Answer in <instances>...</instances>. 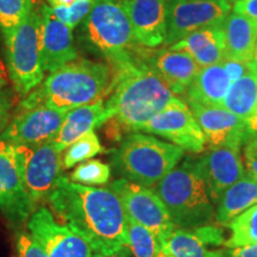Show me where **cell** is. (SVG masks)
I'll list each match as a JSON object with an SVG mask.
<instances>
[{
	"label": "cell",
	"mask_w": 257,
	"mask_h": 257,
	"mask_svg": "<svg viewBox=\"0 0 257 257\" xmlns=\"http://www.w3.org/2000/svg\"><path fill=\"white\" fill-rule=\"evenodd\" d=\"M92 257H131V255H130V249L123 248L112 253H100V252L93 251Z\"/></svg>",
	"instance_id": "ab89813d"
},
{
	"label": "cell",
	"mask_w": 257,
	"mask_h": 257,
	"mask_svg": "<svg viewBox=\"0 0 257 257\" xmlns=\"http://www.w3.org/2000/svg\"><path fill=\"white\" fill-rule=\"evenodd\" d=\"M110 166L99 160L83 161L70 174V180L83 186H102L110 180Z\"/></svg>",
	"instance_id": "4dcf8cb0"
},
{
	"label": "cell",
	"mask_w": 257,
	"mask_h": 257,
	"mask_svg": "<svg viewBox=\"0 0 257 257\" xmlns=\"http://www.w3.org/2000/svg\"><path fill=\"white\" fill-rule=\"evenodd\" d=\"M159 257H172V256H170V255H167V253H165V252L162 251V253H161V255H160Z\"/></svg>",
	"instance_id": "ee69618b"
},
{
	"label": "cell",
	"mask_w": 257,
	"mask_h": 257,
	"mask_svg": "<svg viewBox=\"0 0 257 257\" xmlns=\"http://www.w3.org/2000/svg\"><path fill=\"white\" fill-rule=\"evenodd\" d=\"M231 10L226 0H169L165 46H173L197 30L223 25Z\"/></svg>",
	"instance_id": "30bf717a"
},
{
	"label": "cell",
	"mask_w": 257,
	"mask_h": 257,
	"mask_svg": "<svg viewBox=\"0 0 257 257\" xmlns=\"http://www.w3.org/2000/svg\"><path fill=\"white\" fill-rule=\"evenodd\" d=\"M211 201L217 204L221 194L245 176L240 149L211 148L199 159Z\"/></svg>",
	"instance_id": "ac0fdd59"
},
{
	"label": "cell",
	"mask_w": 257,
	"mask_h": 257,
	"mask_svg": "<svg viewBox=\"0 0 257 257\" xmlns=\"http://www.w3.org/2000/svg\"><path fill=\"white\" fill-rule=\"evenodd\" d=\"M253 62L257 64V43H256V50H255V56H253Z\"/></svg>",
	"instance_id": "7bdbcfd3"
},
{
	"label": "cell",
	"mask_w": 257,
	"mask_h": 257,
	"mask_svg": "<svg viewBox=\"0 0 257 257\" xmlns=\"http://www.w3.org/2000/svg\"><path fill=\"white\" fill-rule=\"evenodd\" d=\"M231 87L223 64L218 63L199 70L197 78L185 93L188 104L197 102L206 106H221Z\"/></svg>",
	"instance_id": "cb8c5ba5"
},
{
	"label": "cell",
	"mask_w": 257,
	"mask_h": 257,
	"mask_svg": "<svg viewBox=\"0 0 257 257\" xmlns=\"http://www.w3.org/2000/svg\"><path fill=\"white\" fill-rule=\"evenodd\" d=\"M195 232H197L200 238L204 240L207 245L211 246H219L221 244H225V238L223 230L216 226V225L207 224L202 225V226L195 227Z\"/></svg>",
	"instance_id": "d590c367"
},
{
	"label": "cell",
	"mask_w": 257,
	"mask_h": 257,
	"mask_svg": "<svg viewBox=\"0 0 257 257\" xmlns=\"http://www.w3.org/2000/svg\"><path fill=\"white\" fill-rule=\"evenodd\" d=\"M59 221L81 236L94 252L127 246V217L112 189L75 184L60 175L47 198Z\"/></svg>",
	"instance_id": "6da1fadb"
},
{
	"label": "cell",
	"mask_w": 257,
	"mask_h": 257,
	"mask_svg": "<svg viewBox=\"0 0 257 257\" xmlns=\"http://www.w3.org/2000/svg\"><path fill=\"white\" fill-rule=\"evenodd\" d=\"M221 106L238 115L250 130L257 131V64L253 61L248 72L231 85Z\"/></svg>",
	"instance_id": "603a6c76"
},
{
	"label": "cell",
	"mask_w": 257,
	"mask_h": 257,
	"mask_svg": "<svg viewBox=\"0 0 257 257\" xmlns=\"http://www.w3.org/2000/svg\"><path fill=\"white\" fill-rule=\"evenodd\" d=\"M207 244L194 229H175L162 250L172 257H212L216 250H207Z\"/></svg>",
	"instance_id": "484cf974"
},
{
	"label": "cell",
	"mask_w": 257,
	"mask_h": 257,
	"mask_svg": "<svg viewBox=\"0 0 257 257\" xmlns=\"http://www.w3.org/2000/svg\"><path fill=\"white\" fill-rule=\"evenodd\" d=\"M36 208L18 170L14 144L0 140V212L12 227L22 229Z\"/></svg>",
	"instance_id": "8fae6325"
},
{
	"label": "cell",
	"mask_w": 257,
	"mask_h": 257,
	"mask_svg": "<svg viewBox=\"0 0 257 257\" xmlns=\"http://www.w3.org/2000/svg\"><path fill=\"white\" fill-rule=\"evenodd\" d=\"M223 257H257V244L239 246V248H224L221 250Z\"/></svg>",
	"instance_id": "f35d334b"
},
{
	"label": "cell",
	"mask_w": 257,
	"mask_h": 257,
	"mask_svg": "<svg viewBox=\"0 0 257 257\" xmlns=\"http://www.w3.org/2000/svg\"><path fill=\"white\" fill-rule=\"evenodd\" d=\"M66 117L63 112L48 107L15 111L0 140L15 146L37 147L51 142Z\"/></svg>",
	"instance_id": "5bb4252c"
},
{
	"label": "cell",
	"mask_w": 257,
	"mask_h": 257,
	"mask_svg": "<svg viewBox=\"0 0 257 257\" xmlns=\"http://www.w3.org/2000/svg\"><path fill=\"white\" fill-rule=\"evenodd\" d=\"M234 2H237V0H232V3H234Z\"/></svg>",
	"instance_id": "bcb514c9"
},
{
	"label": "cell",
	"mask_w": 257,
	"mask_h": 257,
	"mask_svg": "<svg viewBox=\"0 0 257 257\" xmlns=\"http://www.w3.org/2000/svg\"><path fill=\"white\" fill-rule=\"evenodd\" d=\"M54 15L74 29L87 17L94 0H47Z\"/></svg>",
	"instance_id": "f546056e"
},
{
	"label": "cell",
	"mask_w": 257,
	"mask_h": 257,
	"mask_svg": "<svg viewBox=\"0 0 257 257\" xmlns=\"http://www.w3.org/2000/svg\"><path fill=\"white\" fill-rule=\"evenodd\" d=\"M141 56L178 95L187 92L201 69L187 53L173 50L169 47L154 51L150 48L142 47Z\"/></svg>",
	"instance_id": "d6986e66"
},
{
	"label": "cell",
	"mask_w": 257,
	"mask_h": 257,
	"mask_svg": "<svg viewBox=\"0 0 257 257\" xmlns=\"http://www.w3.org/2000/svg\"><path fill=\"white\" fill-rule=\"evenodd\" d=\"M102 152L104 148L101 147L96 134L94 131H89L67 148L66 154L62 157L63 169H69L83 161L91 160Z\"/></svg>",
	"instance_id": "f1b7e54d"
},
{
	"label": "cell",
	"mask_w": 257,
	"mask_h": 257,
	"mask_svg": "<svg viewBox=\"0 0 257 257\" xmlns=\"http://www.w3.org/2000/svg\"><path fill=\"white\" fill-rule=\"evenodd\" d=\"M111 118L112 112L105 105L104 100L74 108L66 113L59 131L51 140L50 144L62 153L83 135L100 127Z\"/></svg>",
	"instance_id": "ffe728a7"
},
{
	"label": "cell",
	"mask_w": 257,
	"mask_h": 257,
	"mask_svg": "<svg viewBox=\"0 0 257 257\" xmlns=\"http://www.w3.org/2000/svg\"><path fill=\"white\" fill-rule=\"evenodd\" d=\"M9 73L6 70L4 63L2 62L0 60V89L8 87V83H9Z\"/></svg>",
	"instance_id": "60d3db41"
},
{
	"label": "cell",
	"mask_w": 257,
	"mask_h": 257,
	"mask_svg": "<svg viewBox=\"0 0 257 257\" xmlns=\"http://www.w3.org/2000/svg\"><path fill=\"white\" fill-rule=\"evenodd\" d=\"M232 12L257 22V0H237L233 3Z\"/></svg>",
	"instance_id": "74e56055"
},
{
	"label": "cell",
	"mask_w": 257,
	"mask_h": 257,
	"mask_svg": "<svg viewBox=\"0 0 257 257\" xmlns=\"http://www.w3.org/2000/svg\"><path fill=\"white\" fill-rule=\"evenodd\" d=\"M86 40L114 72L136 62L141 46L135 38L124 0H94L83 23Z\"/></svg>",
	"instance_id": "5b68a950"
},
{
	"label": "cell",
	"mask_w": 257,
	"mask_h": 257,
	"mask_svg": "<svg viewBox=\"0 0 257 257\" xmlns=\"http://www.w3.org/2000/svg\"><path fill=\"white\" fill-rule=\"evenodd\" d=\"M115 73L110 64L76 59L55 72L22 99L16 111L48 107L63 113L104 100L114 86Z\"/></svg>",
	"instance_id": "3957f363"
},
{
	"label": "cell",
	"mask_w": 257,
	"mask_h": 257,
	"mask_svg": "<svg viewBox=\"0 0 257 257\" xmlns=\"http://www.w3.org/2000/svg\"><path fill=\"white\" fill-rule=\"evenodd\" d=\"M141 131L166 138L182 150L195 154L204 152L206 146V138L194 114L179 98L154 115Z\"/></svg>",
	"instance_id": "7c38bea8"
},
{
	"label": "cell",
	"mask_w": 257,
	"mask_h": 257,
	"mask_svg": "<svg viewBox=\"0 0 257 257\" xmlns=\"http://www.w3.org/2000/svg\"><path fill=\"white\" fill-rule=\"evenodd\" d=\"M257 205V182L248 175L225 191L217 202L214 219L223 226H229L234 218Z\"/></svg>",
	"instance_id": "d4e9b609"
},
{
	"label": "cell",
	"mask_w": 257,
	"mask_h": 257,
	"mask_svg": "<svg viewBox=\"0 0 257 257\" xmlns=\"http://www.w3.org/2000/svg\"><path fill=\"white\" fill-rule=\"evenodd\" d=\"M169 48L187 53L200 68L221 63L226 60L223 25L192 32Z\"/></svg>",
	"instance_id": "44dd1931"
},
{
	"label": "cell",
	"mask_w": 257,
	"mask_h": 257,
	"mask_svg": "<svg viewBox=\"0 0 257 257\" xmlns=\"http://www.w3.org/2000/svg\"><path fill=\"white\" fill-rule=\"evenodd\" d=\"M40 12L42 62L44 72L50 74L78 59V51L73 43V29L60 21L49 5H42Z\"/></svg>",
	"instance_id": "2e32d148"
},
{
	"label": "cell",
	"mask_w": 257,
	"mask_h": 257,
	"mask_svg": "<svg viewBox=\"0 0 257 257\" xmlns=\"http://www.w3.org/2000/svg\"><path fill=\"white\" fill-rule=\"evenodd\" d=\"M243 162L245 174L257 182V131H252L243 144Z\"/></svg>",
	"instance_id": "e575fe53"
},
{
	"label": "cell",
	"mask_w": 257,
	"mask_h": 257,
	"mask_svg": "<svg viewBox=\"0 0 257 257\" xmlns=\"http://www.w3.org/2000/svg\"><path fill=\"white\" fill-rule=\"evenodd\" d=\"M16 257H47L38 243L25 231L16 234Z\"/></svg>",
	"instance_id": "836d02e7"
},
{
	"label": "cell",
	"mask_w": 257,
	"mask_h": 257,
	"mask_svg": "<svg viewBox=\"0 0 257 257\" xmlns=\"http://www.w3.org/2000/svg\"><path fill=\"white\" fill-rule=\"evenodd\" d=\"M110 188L119 198L127 219L152 231L162 246L170 234L178 229L170 219L165 204L152 188L124 178L112 182Z\"/></svg>",
	"instance_id": "ba28073f"
},
{
	"label": "cell",
	"mask_w": 257,
	"mask_h": 257,
	"mask_svg": "<svg viewBox=\"0 0 257 257\" xmlns=\"http://www.w3.org/2000/svg\"><path fill=\"white\" fill-rule=\"evenodd\" d=\"M184 150L144 134H128L112 152L111 163L121 178L152 188L172 172Z\"/></svg>",
	"instance_id": "8992f818"
},
{
	"label": "cell",
	"mask_w": 257,
	"mask_h": 257,
	"mask_svg": "<svg viewBox=\"0 0 257 257\" xmlns=\"http://www.w3.org/2000/svg\"><path fill=\"white\" fill-rule=\"evenodd\" d=\"M212 257H223L221 256V250H216V252L212 255Z\"/></svg>",
	"instance_id": "b9f144b4"
},
{
	"label": "cell",
	"mask_w": 257,
	"mask_h": 257,
	"mask_svg": "<svg viewBox=\"0 0 257 257\" xmlns=\"http://www.w3.org/2000/svg\"><path fill=\"white\" fill-rule=\"evenodd\" d=\"M41 12L34 9L14 30L5 32V55L9 78L18 96H27L44 80L41 50Z\"/></svg>",
	"instance_id": "52a82bcc"
},
{
	"label": "cell",
	"mask_w": 257,
	"mask_h": 257,
	"mask_svg": "<svg viewBox=\"0 0 257 257\" xmlns=\"http://www.w3.org/2000/svg\"><path fill=\"white\" fill-rule=\"evenodd\" d=\"M35 0H0V30L3 34L19 27L34 10Z\"/></svg>",
	"instance_id": "1f68e13d"
},
{
	"label": "cell",
	"mask_w": 257,
	"mask_h": 257,
	"mask_svg": "<svg viewBox=\"0 0 257 257\" xmlns=\"http://www.w3.org/2000/svg\"><path fill=\"white\" fill-rule=\"evenodd\" d=\"M226 2H229V3H232V0H226Z\"/></svg>",
	"instance_id": "f6af8a7d"
},
{
	"label": "cell",
	"mask_w": 257,
	"mask_h": 257,
	"mask_svg": "<svg viewBox=\"0 0 257 257\" xmlns=\"http://www.w3.org/2000/svg\"><path fill=\"white\" fill-rule=\"evenodd\" d=\"M142 49V47H141ZM115 73L114 86L105 105L112 112L106 134L113 141L137 133L176 96L163 79L140 56L136 62Z\"/></svg>",
	"instance_id": "7a4b0ae2"
},
{
	"label": "cell",
	"mask_w": 257,
	"mask_h": 257,
	"mask_svg": "<svg viewBox=\"0 0 257 257\" xmlns=\"http://www.w3.org/2000/svg\"><path fill=\"white\" fill-rule=\"evenodd\" d=\"M127 246L135 257H159L162 245L152 231L127 219Z\"/></svg>",
	"instance_id": "83f0119b"
},
{
	"label": "cell",
	"mask_w": 257,
	"mask_h": 257,
	"mask_svg": "<svg viewBox=\"0 0 257 257\" xmlns=\"http://www.w3.org/2000/svg\"><path fill=\"white\" fill-rule=\"evenodd\" d=\"M226 59L249 63L253 61L257 43V22L231 12L223 24Z\"/></svg>",
	"instance_id": "7402d4cb"
},
{
	"label": "cell",
	"mask_w": 257,
	"mask_h": 257,
	"mask_svg": "<svg viewBox=\"0 0 257 257\" xmlns=\"http://www.w3.org/2000/svg\"><path fill=\"white\" fill-rule=\"evenodd\" d=\"M231 237L225 242V248L257 244V205L244 211L229 225Z\"/></svg>",
	"instance_id": "4316f807"
},
{
	"label": "cell",
	"mask_w": 257,
	"mask_h": 257,
	"mask_svg": "<svg viewBox=\"0 0 257 257\" xmlns=\"http://www.w3.org/2000/svg\"><path fill=\"white\" fill-rule=\"evenodd\" d=\"M249 63H243L239 62V61H234L230 59L224 60L223 62H221L225 72H226V75L229 76L231 85H232L233 82H236L237 80H239L244 74L248 72Z\"/></svg>",
	"instance_id": "8d00e7d4"
},
{
	"label": "cell",
	"mask_w": 257,
	"mask_h": 257,
	"mask_svg": "<svg viewBox=\"0 0 257 257\" xmlns=\"http://www.w3.org/2000/svg\"><path fill=\"white\" fill-rule=\"evenodd\" d=\"M14 147L18 170L31 199L36 204L47 200L63 169L62 153L50 142L37 147Z\"/></svg>",
	"instance_id": "9c48e42d"
},
{
	"label": "cell",
	"mask_w": 257,
	"mask_h": 257,
	"mask_svg": "<svg viewBox=\"0 0 257 257\" xmlns=\"http://www.w3.org/2000/svg\"><path fill=\"white\" fill-rule=\"evenodd\" d=\"M18 94L14 88L5 87L0 89V135L5 131L12 119V113L16 111Z\"/></svg>",
	"instance_id": "d6a6232c"
},
{
	"label": "cell",
	"mask_w": 257,
	"mask_h": 257,
	"mask_svg": "<svg viewBox=\"0 0 257 257\" xmlns=\"http://www.w3.org/2000/svg\"><path fill=\"white\" fill-rule=\"evenodd\" d=\"M135 38L141 47L165 46L169 0H124Z\"/></svg>",
	"instance_id": "e0dca14e"
},
{
	"label": "cell",
	"mask_w": 257,
	"mask_h": 257,
	"mask_svg": "<svg viewBox=\"0 0 257 257\" xmlns=\"http://www.w3.org/2000/svg\"><path fill=\"white\" fill-rule=\"evenodd\" d=\"M154 191L179 229H195L214 219L216 212L199 159H186L161 180Z\"/></svg>",
	"instance_id": "277c9868"
},
{
	"label": "cell",
	"mask_w": 257,
	"mask_h": 257,
	"mask_svg": "<svg viewBox=\"0 0 257 257\" xmlns=\"http://www.w3.org/2000/svg\"><path fill=\"white\" fill-rule=\"evenodd\" d=\"M192 113L211 148H232L240 149L246 138L252 133L238 115L223 106H206L191 102Z\"/></svg>",
	"instance_id": "9a60e30c"
},
{
	"label": "cell",
	"mask_w": 257,
	"mask_h": 257,
	"mask_svg": "<svg viewBox=\"0 0 257 257\" xmlns=\"http://www.w3.org/2000/svg\"><path fill=\"white\" fill-rule=\"evenodd\" d=\"M27 229L47 257H92L89 244L67 225L56 220L49 208H36L28 220Z\"/></svg>",
	"instance_id": "4fadbf2b"
}]
</instances>
